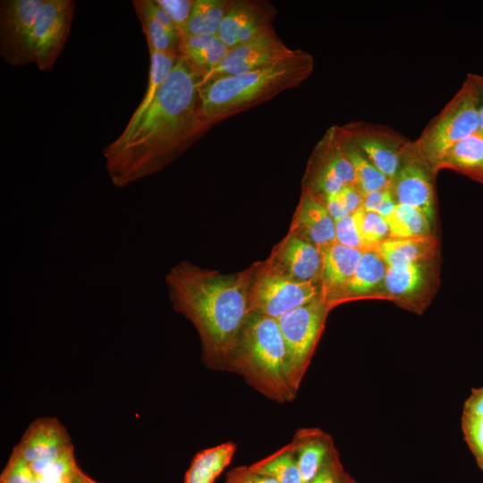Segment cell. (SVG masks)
<instances>
[{"mask_svg":"<svg viewBox=\"0 0 483 483\" xmlns=\"http://www.w3.org/2000/svg\"><path fill=\"white\" fill-rule=\"evenodd\" d=\"M338 129L385 176L394 180L410 140L388 127L365 122L350 123Z\"/></svg>","mask_w":483,"mask_h":483,"instance_id":"12","label":"cell"},{"mask_svg":"<svg viewBox=\"0 0 483 483\" xmlns=\"http://www.w3.org/2000/svg\"><path fill=\"white\" fill-rule=\"evenodd\" d=\"M335 229L337 243L364 251L353 214L335 220Z\"/></svg>","mask_w":483,"mask_h":483,"instance_id":"37","label":"cell"},{"mask_svg":"<svg viewBox=\"0 0 483 483\" xmlns=\"http://www.w3.org/2000/svg\"><path fill=\"white\" fill-rule=\"evenodd\" d=\"M363 251L337 242L321 250V290L327 300L352 276Z\"/></svg>","mask_w":483,"mask_h":483,"instance_id":"20","label":"cell"},{"mask_svg":"<svg viewBox=\"0 0 483 483\" xmlns=\"http://www.w3.org/2000/svg\"><path fill=\"white\" fill-rule=\"evenodd\" d=\"M289 233L311 242L320 251L336 242L334 218L324 202L306 188L302 189Z\"/></svg>","mask_w":483,"mask_h":483,"instance_id":"16","label":"cell"},{"mask_svg":"<svg viewBox=\"0 0 483 483\" xmlns=\"http://www.w3.org/2000/svg\"><path fill=\"white\" fill-rule=\"evenodd\" d=\"M476 89L477 108L479 119V131L483 134V75L469 73Z\"/></svg>","mask_w":483,"mask_h":483,"instance_id":"42","label":"cell"},{"mask_svg":"<svg viewBox=\"0 0 483 483\" xmlns=\"http://www.w3.org/2000/svg\"><path fill=\"white\" fill-rule=\"evenodd\" d=\"M228 50L217 35L181 36L180 55L202 80L221 64Z\"/></svg>","mask_w":483,"mask_h":483,"instance_id":"21","label":"cell"},{"mask_svg":"<svg viewBox=\"0 0 483 483\" xmlns=\"http://www.w3.org/2000/svg\"><path fill=\"white\" fill-rule=\"evenodd\" d=\"M201 82L180 55L150 106L103 148L114 186L123 188L160 171L208 131L199 110Z\"/></svg>","mask_w":483,"mask_h":483,"instance_id":"1","label":"cell"},{"mask_svg":"<svg viewBox=\"0 0 483 483\" xmlns=\"http://www.w3.org/2000/svg\"><path fill=\"white\" fill-rule=\"evenodd\" d=\"M265 262L294 281L320 284L321 251L295 234L288 233Z\"/></svg>","mask_w":483,"mask_h":483,"instance_id":"15","label":"cell"},{"mask_svg":"<svg viewBox=\"0 0 483 483\" xmlns=\"http://www.w3.org/2000/svg\"><path fill=\"white\" fill-rule=\"evenodd\" d=\"M72 445L64 426L56 418L45 417L30 423L13 452L30 463L54 459Z\"/></svg>","mask_w":483,"mask_h":483,"instance_id":"17","label":"cell"},{"mask_svg":"<svg viewBox=\"0 0 483 483\" xmlns=\"http://www.w3.org/2000/svg\"><path fill=\"white\" fill-rule=\"evenodd\" d=\"M254 275L255 265L222 274L182 261L165 277L173 307L195 326L203 361L211 369H228L236 338L250 314Z\"/></svg>","mask_w":483,"mask_h":483,"instance_id":"2","label":"cell"},{"mask_svg":"<svg viewBox=\"0 0 483 483\" xmlns=\"http://www.w3.org/2000/svg\"><path fill=\"white\" fill-rule=\"evenodd\" d=\"M227 371L242 377L271 401L284 403L296 397L285 343L275 318L255 312L248 315L230 355Z\"/></svg>","mask_w":483,"mask_h":483,"instance_id":"4","label":"cell"},{"mask_svg":"<svg viewBox=\"0 0 483 483\" xmlns=\"http://www.w3.org/2000/svg\"><path fill=\"white\" fill-rule=\"evenodd\" d=\"M337 193L348 215L361 208L362 193L356 184L346 185Z\"/></svg>","mask_w":483,"mask_h":483,"instance_id":"41","label":"cell"},{"mask_svg":"<svg viewBox=\"0 0 483 483\" xmlns=\"http://www.w3.org/2000/svg\"><path fill=\"white\" fill-rule=\"evenodd\" d=\"M44 0L0 2V55L13 66L34 63L32 29Z\"/></svg>","mask_w":483,"mask_h":483,"instance_id":"10","label":"cell"},{"mask_svg":"<svg viewBox=\"0 0 483 483\" xmlns=\"http://www.w3.org/2000/svg\"><path fill=\"white\" fill-rule=\"evenodd\" d=\"M321 294V285L318 284L297 282L265 261L257 263L250 292V313L255 312L277 319Z\"/></svg>","mask_w":483,"mask_h":483,"instance_id":"7","label":"cell"},{"mask_svg":"<svg viewBox=\"0 0 483 483\" xmlns=\"http://www.w3.org/2000/svg\"><path fill=\"white\" fill-rule=\"evenodd\" d=\"M396 205L392 188L362 193L361 208L385 218L393 213Z\"/></svg>","mask_w":483,"mask_h":483,"instance_id":"35","label":"cell"},{"mask_svg":"<svg viewBox=\"0 0 483 483\" xmlns=\"http://www.w3.org/2000/svg\"><path fill=\"white\" fill-rule=\"evenodd\" d=\"M132 4L146 36L149 53L180 55L181 36L170 32L151 14L146 0H133Z\"/></svg>","mask_w":483,"mask_h":483,"instance_id":"26","label":"cell"},{"mask_svg":"<svg viewBox=\"0 0 483 483\" xmlns=\"http://www.w3.org/2000/svg\"><path fill=\"white\" fill-rule=\"evenodd\" d=\"M331 309V306L321 294L276 319L286 347L291 383L297 393Z\"/></svg>","mask_w":483,"mask_h":483,"instance_id":"6","label":"cell"},{"mask_svg":"<svg viewBox=\"0 0 483 483\" xmlns=\"http://www.w3.org/2000/svg\"><path fill=\"white\" fill-rule=\"evenodd\" d=\"M355 184L353 167L343 148L337 125L330 127L311 153L303 188L323 199L343 188Z\"/></svg>","mask_w":483,"mask_h":483,"instance_id":"8","label":"cell"},{"mask_svg":"<svg viewBox=\"0 0 483 483\" xmlns=\"http://www.w3.org/2000/svg\"><path fill=\"white\" fill-rule=\"evenodd\" d=\"M230 4V0H194L189 21L182 35H217Z\"/></svg>","mask_w":483,"mask_h":483,"instance_id":"30","label":"cell"},{"mask_svg":"<svg viewBox=\"0 0 483 483\" xmlns=\"http://www.w3.org/2000/svg\"><path fill=\"white\" fill-rule=\"evenodd\" d=\"M387 265L376 250L363 251L349 281L326 301L334 307L350 301L379 299Z\"/></svg>","mask_w":483,"mask_h":483,"instance_id":"18","label":"cell"},{"mask_svg":"<svg viewBox=\"0 0 483 483\" xmlns=\"http://www.w3.org/2000/svg\"><path fill=\"white\" fill-rule=\"evenodd\" d=\"M364 251L376 250L389 237V227L382 216L360 208L353 213Z\"/></svg>","mask_w":483,"mask_h":483,"instance_id":"33","label":"cell"},{"mask_svg":"<svg viewBox=\"0 0 483 483\" xmlns=\"http://www.w3.org/2000/svg\"><path fill=\"white\" fill-rule=\"evenodd\" d=\"M464 440L483 471V386L472 388L462 414Z\"/></svg>","mask_w":483,"mask_h":483,"instance_id":"25","label":"cell"},{"mask_svg":"<svg viewBox=\"0 0 483 483\" xmlns=\"http://www.w3.org/2000/svg\"><path fill=\"white\" fill-rule=\"evenodd\" d=\"M257 1H231L217 36L228 49L237 46V35L251 14Z\"/></svg>","mask_w":483,"mask_h":483,"instance_id":"32","label":"cell"},{"mask_svg":"<svg viewBox=\"0 0 483 483\" xmlns=\"http://www.w3.org/2000/svg\"><path fill=\"white\" fill-rule=\"evenodd\" d=\"M250 467L257 472L273 478L278 483H303L292 443L252 463Z\"/></svg>","mask_w":483,"mask_h":483,"instance_id":"28","label":"cell"},{"mask_svg":"<svg viewBox=\"0 0 483 483\" xmlns=\"http://www.w3.org/2000/svg\"><path fill=\"white\" fill-rule=\"evenodd\" d=\"M313 56L297 49L291 57L248 72L201 82L199 110L211 127L236 114L295 88L314 70Z\"/></svg>","mask_w":483,"mask_h":483,"instance_id":"3","label":"cell"},{"mask_svg":"<svg viewBox=\"0 0 483 483\" xmlns=\"http://www.w3.org/2000/svg\"><path fill=\"white\" fill-rule=\"evenodd\" d=\"M450 169L483 183V134L476 132L454 144L442 157L436 173Z\"/></svg>","mask_w":483,"mask_h":483,"instance_id":"22","label":"cell"},{"mask_svg":"<svg viewBox=\"0 0 483 483\" xmlns=\"http://www.w3.org/2000/svg\"><path fill=\"white\" fill-rule=\"evenodd\" d=\"M437 240L432 235L424 238H387L376 250L387 267L428 261L436 258Z\"/></svg>","mask_w":483,"mask_h":483,"instance_id":"23","label":"cell"},{"mask_svg":"<svg viewBox=\"0 0 483 483\" xmlns=\"http://www.w3.org/2000/svg\"><path fill=\"white\" fill-rule=\"evenodd\" d=\"M479 131L476 89L468 74L459 90L415 140L426 162L436 169L444 155L457 142Z\"/></svg>","mask_w":483,"mask_h":483,"instance_id":"5","label":"cell"},{"mask_svg":"<svg viewBox=\"0 0 483 483\" xmlns=\"http://www.w3.org/2000/svg\"><path fill=\"white\" fill-rule=\"evenodd\" d=\"M436 258L407 265L387 267L379 299L420 314L436 290Z\"/></svg>","mask_w":483,"mask_h":483,"instance_id":"9","label":"cell"},{"mask_svg":"<svg viewBox=\"0 0 483 483\" xmlns=\"http://www.w3.org/2000/svg\"><path fill=\"white\" fill-rule=\"evenodd\" d=\"M80 470L72 445L55 457L41 473L35 475L34 483H71Z\"/></svg>","mask_w":483,"mask_h":483,"instance_id":"34","label":"cell"},{"mask_svg":"<svg viewBox=\"0 0 483 483\" xmlns=\"http://www.w3.org/2000/svg\"><path fill=\"white\" fill-rule=\"evenodd\" d=\"M343 472L339 453L336 448H335L319 471L309 483H342Z\"/></svg>","mask_w":483,"mask_h":483,"instance_id":"39","label":"cell"},{"mask_svg":"<svg viewBox=\"0 0 483 483\" xmlns=\"http://www.w3.org/2000/svg\"><path fill=\"white\" fill-rule=\"evenodd\" d=\"M236 451V445L225 442L206 448L193 457L187 470L183 483H214L230 464Z\"/></svg>","mask_w":483,"mask_h":483,"instance_id":"24","label":"cell"},{"mask_svg":"<svg viewBox=\"0 0 483 483\" xmlns=\"http://www.w3.org/2000/svg\"><path fill=\"white\" fill-rule=\"evenodd\" d=\"M35 474L30 464L18 454L12 452L4 468L0 483H34Z\"/></svg>","mask_w":483,"mask_h":483,"instance_id":"36","label":"cell"},{"mask_svg":"<svg viewBox=\"0 0 483 483\" xmlns=\"http://www.w3.org/2000/svg\"><path fill=\"white\" fill-rule=\"evenodd\" d=\"M339 135L345 154L353 167L355 184L361 193L392 188V182L371 163L368 157L340 131Z\"/></svg>","mask_w":483,"mask_h":483,"instance_id":"27","label":"cell"},{"mask_svg":"<svg viewBox=\"0 0 483 483\" xmlns=\"http://www.w3.org/2000/svg\"><path fill=\"white\" fill-rule=\"evenodd\" d=\"M81 470H79L78 474L76 475V477L73 479V480L71 482V483H80V471Z\"/></svg>","mask_w":483,"mask_h":483,"instance_id":"45","label":"cell"},{"mask_svg":"<svg viewBox=\"0 0 483 483\" xmlns=\"http://www.w3.org/2000/svg\"><path fill=\"white\" fill-rule=\"evenodd\" d=\"M389 227L388 238H424L432 236V224L419 209L397 203L393 213L386 218Z\"/></svg>","mask_w":483,"mask_h":483,"instance_id":"29","label":"cell"},{"mask_svg":"<svg viewBox=\"0 0 483 483\" xmlns=\"http://www.w3.org/2000/svg\"><path fill=\"white\" fill-rule=\"evenodd\" d=\"M74 9L72 0L43 1L31 36L34 63L39 70L53 68L69 36Z\"/></svg>","mask_w":483,"mask_h":483,"instance_id":"11","label":"cell"},{"mask_svg":"<svg viewBox=\"0 0 483 483\" xmlns=\"http://www.w3.org/2000/svg\"><path fill=\"white\" fill-rule=\"evenodd\" d=\"M342 483H356V482L349 474H347L344 471L342 478Z\"/></svg>","mask_w":483,"mask_h":483,"instance_id":"44","label":"cell"},{"mask_svg":"<svg viewBox=\"0 0 483 483\" xmlns=\"http://www.w3.org/2000/svg\"><path fill=\"white\" fill-rule=\"evenodd\" d=\"M168 14L181 36L189 21L194 0H155Z\"/></svg>","mask_w":483,"mask_h":483,"instance_id":"38","label":"cell"},{"mask_svg":"<svg viewBox=\"0 0 483 483\" xmlns=\"http://www.w3.org/2000/svg\"><path fill=\"white\" fill-rule=\"evenodd\" d=\"M296 50L288 47L276 33L240 44L228 50L225 59L202 83L281 62L293 55Z\"/></svg>","mask_w":483,"mask_h":483,"instance_id":"14","label":"cell"},{"mask_svg":"<svg viewBox=\"0 0 483 483\" xmlns=\"http://www.w3.org/2000/svg\"><path fill=\"white\" fill-rule=\"evenodd\" d=\"M434 175L436 174L419 154L415 142L411 141L392 181V191L396 202L419 209L432 225L435 219Z\"/></svg>","mask_w":483,"mask_h":483,"instance_id":"13","label":"cell"},{"mask_svg":"<svg viewBox=\"0 0 483 483\" xmlns=\"http://www.w3.org/2000/svg\"><path fill=\"white\" fill-rule=\"evenodd\" d=\"M80 483H98L86 475L82 470L80 471Z\"/></svg>","mask_w":483,"mask_h":483,"instance_id":"43","label":"cell"},{"mask_svg":"<svg viewBox=\"0 0 483 483\" xmlns=\"http://www.w3.org/2000/svg\"><path fill=\"white\" fill-rule=\"evenodd\" d=\"M303 483L310 482L335 448L330 435L317 428L298 429L292 441Z\"/></svg>","mask_w":483,"mask_h":483,"instance_id":"19","label":"cell"},{"mask_svg":"<svg viewBox=\"0 0 483 483\" xmlns=\"http://www.w3.org/2000/svg\"><path fill=\"white\" fill-rule=\"evenodd\" d=\"M225 483H278L273 478L253 470L250 466H239L226 474Z\"/></svg>","mask_w":483,"mask_h":483,"instance_id":"40","label":"cell"},{"mask_svg":"<svg viewBox=\"0 0 483 483\" xmlns=\"http://www.w3.org/2000/svg\"><path fill=\"white\" fill-rule=\"evenodd\" d=\"M149 55L150 67L148 87L140 105L131 115V119L138 118L150 106L159 88L176 64L180 55L156 52H150Z\"/></svg>","mask_w":483,"mask_h":483,"instance_id":"31","label":"cell"}]
</instances>
